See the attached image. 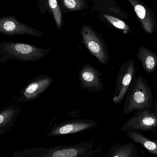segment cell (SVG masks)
I'll return each instance as SVG.
<instances>
[{"label": "cell", "instance_id": "3957f363", "mask_svg": "<svg viewBox=\"0 0 157 157\" xmlns=\"http://www.w3.org/2000/svg\"><path fill=\"white\" fill-rule=\"evenodd\" d=\"M81 43L100 63L106 65L109 61V53L106 41L101 34L91 26L85 24L80 29Z\"/></svg>", "mask_w": 157, "mask_h": 157}, {"label": "cell", "instance_id": "6da1fadb", "mask_svg": "<svg viewBox=\"0 0 157 157\" xmlns=\"http://www.w3.org/2000/svg\"><path fill=\"white\" fill-rule=\"evenodd\" d=\"M50 49H41L31 44L13 42L0 43V63L9 60L37 61L50 52Z\"/></svg>", "mask_w": 157, "mask_h": 157}, {"label": "cell", "instance_id": "5bb4252c", "mask_svg": "<svg viewBox=\"0 0 157 157\" xmlns=\"http://www.w3.org/2000/svg\"><path fill=\"white\" fill-rule=\"evenodd\" d=\"M126 135L133 142L144 147L149 153L157 156V141H153L138 131L127 132Z\"/></svg>", "mask_w": 157, "mask_h": 157}, {"label": "cell", "instance_id": "4fadbf2b", "mask_svg": "<svg viewBox=\"0 0 157 157\" xmlns=\"http://www.w3.org/2000/svg\"><path fill=\"white\" fill-rule=\"evenodd\" d=\"M136 55L146 72L151 73L155 70L157 67V55L154 52L145 47L140 46Z\"/></svg>", "mask_w": 157, "mask_h": 157}, {"label": "cell", "instance_id": "277c9868", "mask_svg": "<svg viewBox=\"0 0 157 157\" xmlns=\"http://www.w3.org/2000/svg\"><path fill=\"white\" fill-rule=\"evenodd\" d=\"M157 127V117L148 110L138 111L123 125L124 131H153Z\"/></svg>", "mask_w": 157, "mask_h": 157}, {"label": "cell", "instance_id": "2e32d148", "mask_svg": "<svg viewBox=\"0 0 157 157\" xmlns=\"http://www.w3.org/2000/svg\"><path fill=\"white\" fill-rule=\"evenodd\" d=\"M58 3L63 14L87 9L89 7L87 0H59Z\"/></svg>", "mask_w": 157, "mask_h": 157}, {"label": "cell", "instance_id": "ba28073f", "mask_svg": "<svg viewBox=\"0 0 157 157\" xmlns=\"http://www.w3.org/2000/svg\"><path fill=\"white\" fill-rule=\"evenodd\" d=\"M53 80L49 76L40 75L31 81L23 90L24 100H31L38 97L50 86Z\"/></svg>", "mask_w": 157, "mask_h": 157}, {"label": "cell", "instance_id": "30bf717a", "mask_svg": "<svg viewBox=\"0 0 157 157\" xmlns=\"http://www.w3.org/2000/svg\"><path fill=\"white\" fill-rule=\"evenodd\" d=\"M96 124L93 121L90 120L72 121L55 127L52 130L49 134L54 136L72 134L93 128Z\"/></svg>", "mask_w": 157, "mask_h": 157}, {"label": "cell", "instance_id": "52a82bcc", "mask_svg": "<svg viewBox=\"0 0 157 157\" xmlns=\"http://www.w3.org/2000/svg\"><path fill=\"white\" fill-rule=\"evenodd\" d=\"M101 73L94 66L86 64L81 68L78 78L81 88L89 92L99 93L104 89Z\"/></svg>", "mask_w": 157, "mask_h": 157}, {"label": "cell", "instance_id": "5b68a950", "mask_svg": "<svg viewBox=\"0 0 157 157\" xmlns=\"http://www.w3.org/2000/svg\"><path fill=\"white\" fill-rule=\"evenodd\" d=\"M135 62L133 60L125 62L120 68L113 98V103L120 105L129 89L134 74Z\"/></svg>", "mask_w": 157, "mask_h": 157}, {"label": "cell", "instance_id": "9c48e42d", "mask_svg": "<svg viewBox=\"0 0 157 157\" xmlns=\"http://www.w3.org/2000/svg\"><path fill=\"white\" fill-rule=\"evenodd\" d=\"M128 1L132 6L144 30L148 34H152L155 30L157 24L150 9L137 0Z\"/></svg>", "mask_w": 157, "mask_h": 157}, {"label": "cell", "instance_id": "8992f818", "mask_svg": "<svg viewBox=\"0 0 157 157\" xmlns=\"http://www.w3.org/2000/svg\"><path fill=\"white\" fill-rule=\"evenodd\" d=\"M0 33L8 36L29 35L37 37L44 34L32 27L22 24L13 16L0 18Z\"/></svg>", "mask_w": 157, "mask_h": 157}, {"label": "cell", "instance_id": "ac0fdd59", "mask_svg": "<svg viewBox=\"0 0 157 157\" xmlns=\"http://www.w3.org/2000/svg\"><path fill=\"white\" fill-rule=\"evenodd\" d=\"M48 4L49 13L52 14L56 23L57 29L60 30L64 24V21L58 1L57 0H48Z\"/></svg>", "mask_w": 157, "mask_h": 157}, {"label": "cell", "instance_id": "9a60e30c", "mask_svg": "<svg viewBox=\"0 0 157 157\" xmlns=\"http://www.w3.org/2000/svg\"><path fill=\"white\" fill-rule=\"evenodd\" d=\"M97 16L101 22L105 23L108 26H112L117 29L122 30L124 34L131 32L130 27L121 18L104 13H98Z\"/></svg>", "mask_w": 157, "mask_h": 157}, {"label": "cell", "instance_id": "e0dca14e", "mask_svg": "<svg viewBox=\"0 0 157 157\" xmlns=\"http://www.w3.org/2000/svg\"><path fill=\"white\" fill-rule=\"evenodd\" d=\"M109 157H137V152L132 143L117 144L113 147Z\"/></svg>", "mask_w": 157, "mask_h": 157}, {"label": "cell", "instance_id": "7a4b0ae2", "mask_svg": "<svg viewBox=\"0 0 157 157\" xmlns=\"http://www.w3.org/2000/svg\"><path fill=\"white\" fill-rule=\"evenodd\" d=\"M152 91L146 81L138 77L129 88L124 107L123 113L127 115L135 111L148 110L153 106Z\"/></svg>", "mask_w": 157, "mask_h": 157}, {"label": "cell", "instance_id": "7c38bea8", "mask_svg": "<svg viewBox=\"0 0 157 157\" xmlns=\"http://www.w3.org/2000/svg\"><path fill=\"white\" fill-rule=\"evenodd\" d=\"M86 146L77 145L50 149L44 157H80L85 154Z\"/></svg>", "mask_w": 157, "mask_h": 157}, {"label": "cell", "instance_id": "8fae6325", "mask_svg": "<svg viewBox=\"0 0 157 157\" xmlns=\"http://www.w3.org/2000/svg\"><path fill=\"white\" fill-rule=\"evenodd\" d=\"M93 7L90 11L91 13H104L116 17L121 18H127V14L116 5L114 1L110 0H93Z\"/></svg>", "mask_w": 157, "mask_h": 157}, {"label": "cell", "instance_id": "d6986e66", "mask_svg": "<svg viewBox=\"0 0 157 157\" xmlns=\"http://www.w3.org/2000/svg\"><path fill=\"white\" fill-rule=\"evenodd\" d=\"M18 109V108L11 107L0 112V129L5 127L14 120Z\"/></svg>", "mask_w": 157, "mask_h": 157}]
</instances>
